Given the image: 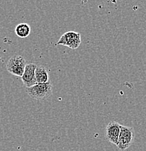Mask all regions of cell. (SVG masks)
Segmentation results:
<instances>
[{
  "instance_id": "obj_1",
  "label": "cell",
  "mask_w": 146,
  "mask_h": 151,
  "mask_svg": "<svg viewBox=\"0 0 146 151\" xmlns=\"http://www.w3.org/2000/svg\"><path fill=\"white\" fill-rule=\"evenodd\" d=\"M28 95L35 100H46L53 93V86L51 81L46 84H36L30 88H26Z\"/></svg>"
},
{
  "instance_id": "obj_2",
  "label": "cell",
  "mask_w": 146,
  "mask_h": 151,
  "mask_svg": "<svg viewBox=\"0 0 146 151\" xmlns=\"http://www.w3.org/2000/svg\"><path fill=\"white\" fill-rule=\"evenodd\" d=\"M26 65H27V62L24 57L14 55L11 57L7 61L6 68L11 74L22 77V76L24 73Z\"/></svg>"
},
{
  "instance_id": "obj_3",
  "label": "cell",
  "mask_w": 146,
  "mask_h": 151,
  "mask_svg": "<svg viewBox=\"0 0 146 151\" xmlns=\"http://www.w3.org/2000/svg\"><path fill=\"white\" fill-rule=\"evenodd\" d=\"M135 139V131L132 127L121 126L117 147L124 151L127 149L133 143Z\"/></svg>"
},
{
  "instance_id": "obj_4",
  "label": "cell",
  "mask_w": 146,
  "mask_h": 151,
  "mask_svg": "<svg viewBox=\"0 0 146 151\" xmlns=\"http://www.w3.org/2000/svg\"><path fill=\"white\" fill-rule=\"evenodd\" d=\"M81 43V36L80 33L68 31L64 34L56 43V45H63L71 49H77Z\"/></svg>"
},
{
  "instance_id": "obj_5",
  "label": "cell",
  "mask_w": 146,
  "mask_h": 151,
  "mask_svg": "<svg viewBox=\"0 0 146 151\" xmlns=\"http://www.w3.org/2000/svg\"><path fill=\"white\" fill-rule=\"evenodd\" d=\"M36 67L37 65L35 63L27 64L26 66L24 73L22 76L21 78L23 84L27 88L32 87L37 84L35 75V70Z\"/></svg>"
},
{
  "instance_id": "obj_6",
  "label": "cell",
  "mask_w": 146,
  "mask_h": 151,
  "mask_svg": "<svg viewBox=\"0 0 146 151\" xmlns=\"http://www.w3.org/2000/svg\"><path fill=\"white\" fill-rule=\"evenodd\" d=\"M121 126H122L121 124L116 122H110L106 126L105 137L108 141L112 144L116 145H117V144H118Z\"/></svg>"
},
{
  "instance_id": "obj_7",
  "label": "cell",
  "mask_w": 146,
  "mask_h": 151,
  "mask_svg": "<svg viewBox=\"0 0 146 151\" xmlns=\"http://www.w3.org/2000/svg\"><path fill=\"white\" fill-rule=\"evenodd\" d=\"M35 75L37 84H46L49 82L48 70L44 66L37 65L35 70Z\"/></svg>"
},
{
  "instance_id": "obj_8",
  "label": "cell",
  "mask_w": 146,
  "mask_h": 151,
  "mask_svg": "<svg viewBox=\"0 0 146 151\" xmlns=\"http://www.w3.org/2000/svg\"><path fill=\"white\" fill-rule=\"evenodd\" d=\"M31 28L28 23H20L15 28V32L16 35L20 38H26L30 35Z\"/></svg>"
}]
</instances>
